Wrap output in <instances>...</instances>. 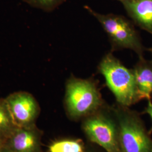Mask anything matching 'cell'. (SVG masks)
<instances>
[{
    "mask_svg": "<svg viewBox=\"0 0 152 152\" xmlns=\"http://www.w3.org/2000/svg\"><path fill=\"white\" fill-rule=\"evenodd\" d=\"M106 103L95 78L83 79L72 75L65 82L63 105L72 121H81Z\"/></svg>",
    "mask_w": 152,
    "mask_h": 152,
    "instance_id": "1",
    "label": "cell"
},
{
    "mask_svg": "<svg viewBox=\"0 0 152 152\" xmlns=\"http://www.w3.org/2000/svg\"><path fill=\"white\" fill-rule=\"evenodd\" d=\"M98 71L103 76L117 103L130 107L139 102L133 69L125 66L112 52L104 56L98 65Z\"/></svg>",
    "mask_w": 152,
    "mask_h": 152,
    "instance_id": "2",
    "label": "cell"
},
{
    "mask_svg": "<svg viewBox=\"0 0 152 152\" xmlns=\"http://www.w3.org/2000/svg\"><path fill=\"white\" fill-rule=\"evenodd\" d=\"M81 122L82 131L88 142L105 152H122L119 126L112 105L105 104Z\"/></svg>",
    "mask_w": 152,
    "mask_h": 152,
    "instance_id": "3",
    "label": "cell"
},
{
    "mask_svg": "<svg viewBox=\"0 0 152 152\" xmlns=\"http://www.w3.org/2000/svg\"><path fill=\"white\" fill-rule=\"evenodd\" d=\"M119 126L122 152H152V137L141 114L129 107L112 105Z\"/></svg>",
    "mask_w": 152,
    "mask_h": 152,
    "instance_id": "4",
    "label": "cell"
},
{
    "mask_svg": "<svg viewBox=\"0 0 152 152\" xmlns=\"http://www.w3.org/2000/svg\"><path fill=\"white\" fill-rule=\"evenodd\" d=\"M84 8L96 19L107 34L112 47L111 52L130 49L134 51L139 58L144 56L143 54L146 49L142 45L134 23L120 15L99 13L88 6H85Z\"/></svg>",
    "mask_w": 152,
    "mask_h": 152,
    "instance_id": "5",
    "label": "cell"
},
{
    "mask_svg": "<svg viewBox=\"0 0 152 152\" xmlns=\"http://www.w3.org/2000/svg\"><path fill=\"white\" fill-rule=\"evenodd\" d=\"M5 99L17 127H24L36 125L41 109L32 94L19 91L11 93Z\"/></svg>",
    "mask_w": 152,
    "mask_h": 152,
    "instance_id": "6",
    "label": "cell"
},
{
    "mask_svg": "<svg viewBox=\"0 0 152 152\" xmlns=\"http://www.w3.org/2000/svg\"><path fill=\"white\" fill-rule=\"evenodd\" d=\"M42 135L36 125L17 127L5 144L12 152H42Z\"/></svg>",
    "mask_w": 152,
    "mask_h": 152,
    "instance_id": "7",
    "label": "cell"
},
{
    "mask_svg": "<svg viewBox=\"0 0 152 152\" xmlns=\"http://www.w3.org/2000/svg\"><path fill=\"white\" fill-rule=\"evenodd\" d=\"M122 4L134 24L152 34V0H126Z\"/></svg>",
    "mask_w": 152,
    "mask_h": 152,
    "instance_id": "8",
    "label": "cell"
},
{
    "mask_svg": "<svg viewBox=\"0 0 152 152\" xmlns=\"http://www.w3.org/2000/svg\"><path fill=\"white\" fill-rule=\"evenodd\" d=\"M136 80L137 94L139 102L152 100V60L139 57L133 68Z\"/></svg>",
    "mask_w": 152,
    "mask_h": 152,
    "instance_id": "9",
    "label": "cell"
},
{
    "mask_svg": "<svg viewBox=\"0 0 152 152\" xmlns=\"http://www.w3.org/2000/svg\"><path fill=\"white\" fill-rule=\"evenodd\" d=\"M86 143L80 138L67 137L53 141L48 152H86Z\"/></svg>",
    "mask_w": 152,
    "mask_h": 152,
    "instance_id": "10",
    "label": "cell"
},
{
    "mask_svg": "<svg viewBox=\"0 0 152 152\" xmlns=\"http://www.w3.org/2000/svg\"><path fill=\"white\" fill-rule=\"evenodd\" d=\"M17 127L5 98H0V139L5 141Z\"/></svg>",
    "mask_w": 152,
    "mask_h": 152,
    "instance_id": "11",
    "label": "cell"
},
{
    "mask_svg": "<svg viewBox=\"0 0 152 152\" xmlns=\"http://www.w3.org/2000/svg\"><path fill=\"white\" fill-rule=\"evenodd\" d=\"M31 7L46 12L54 11L68 0H22Z\"/></svg>",
    "mask_w": 152,
    "mask_h": 152,
    "instance_id": "12",
    "label": "cell"
},
{
    "mask_svg": "<svg viewBox=\"0 0 152 152\" xmlns=\"http://www.w3.org/2000/svg\"><path fill=\"white\" fill-rule=\"evenodd\" d=\"M86 152H105L103 149L87 141L86 142Z\"/></svg>",
    "mask_w": 152,
    "mask_h": 152,
    "instance_id": "13",
    "label": "cell"
},
{
    "mask_svg": "<svg viewBox=\"0 0 152 152\" xmlns=\"http://www.w3.org/2000/svg\"><path fill=\"white\" fill-rule=\"evenodd\" d=\"M142 114H147L151 117V120H152V100H148V103H147V106L145 107V108L144 109V111L142 112ZM149 133L152 135V125L151 128L150 129V130H149Z\"/></svg>",
    "mask_w": 152,
    "mask_h": 152,
    "instance_id": "14",
    "label": "cell"
},
{
    "mask_svg": "<svg viewBox=\"0 0 152 152\" xmlns=\"http://www.w3.org/2000/svg\"><path fill=\"white\" fill-rule=\"evenodd\" d=\"M5 141L0 139V152H1L3 148L5 147Z\"/></svg>",
    "mask_w": 152,
    "mask_h": 152,
    "instance_id": "15",
    "label": "cell"
},
{
    "mask_svg": "<svg viewBox=\"0 0 152 152\" xmlns=\"http://www.w3.org/2000/svg\"><path fill=\"white\" fill-rule=\"evenodd\" d=\"M1 152H12L11 151L7 148V147L5 145V147L4 148H3V149H2V151H1Z\"/></svg>",
    "mask_w": 152,
    "mask_h": 152,
    "instance_id": "16",
    "label": "cell"
},
{
    "mask_svg": "<svg viewBox=\"0 0 152 152\" xmlns=\"http://www.w3.org/2000/svg\"><path fill=\"white\" fill-rule=\"evenodd\" d=\"M149 50L150 51V52L151 53V54H152V48H151V49H149Z\"/></svg>",
    "mask_w": 152,
    "mask_h": 152,
    "instance_id": "17",
    "label": "cell"
},
{
    "mask_svg": "<svg viewBox=\"0 0 152 152\" xmlns=\"http://www.w3.org/2000/svg\"><path fill=\"white\" fill-rule=\"evenodd\" d=\"M118 1H119L121 2H124L126 0H118Z\"/></svg>",
    "mask_w": 152,
    "mask_h": 152,
    "instance_id": "18",
    "label": "cell"
}]
</instances>
